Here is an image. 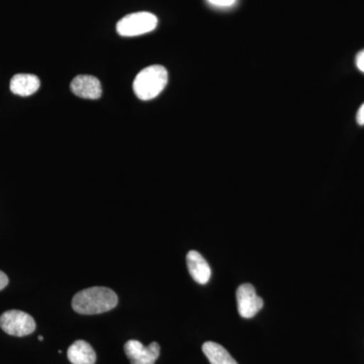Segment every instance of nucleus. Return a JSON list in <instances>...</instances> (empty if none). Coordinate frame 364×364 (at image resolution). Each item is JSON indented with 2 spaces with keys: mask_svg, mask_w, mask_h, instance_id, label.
Segmentation results:
<instances>
[{
  "mask_svg": "<svg viewBox=\"0 0 364 364\" xmlns=\"http://www.w3.org/2000/svg\"><path fill=\"white\" fill-rule=\"evenodd\" d=\"M186 262H188V272L191 273V277L198 284H208L212 277V269H210L207 260L203 257L202 254L196 250L189 251L186 256Z\"/></svg>",
  "mask_w": 364,
  "mask_h": 364,
  "instance_id": "obj_8",
  "label": "nucleus"
},
{
  "mask_svg": "<svg viewBox=\"0 0 364 364\" xmlns=\"http://www.w3.org/2000/svg\"><path fill=\"white\" fill-rule=\"evenodd\" d=\"M71 90L74 95L86 100H97L102 93L100 80L91 75H79L74 78L71 82Z\"/></svg>",
  "mask_w": 364,
  "mask_h": 364,
  "instance_id": "obj_7",
  "label": "nucleus"
},
{
  "mask_svg": "<svg viewBox=\"0 0 364 364\" xmlns=\"http://www.w3.org/2000/svg\"><path fill=\"white\" fill-rule=\"evenodd\" d=\"M212 6L219 7H229L233 6L236 0H208Z\"/></svg>",
  "mask_w": 364,
  "mask_h": 364,
  "instance_id": "obj_12",
  "label": "nucleus"
},
{
  "mask_svg": "<svg viewBox=\"0 0 364 364\" xmlns=\"http://www.w3.org/2000/svg\"><path fill=\"white\" fill-rule=\"evenodd\" d=\"M168 82L166 69L152 65L143 69L134 80V92L141 100H153L159 95Z\"/></svg>",
  "mask_w": 364,
  "mask_h": 364,
  "instance_id": "obj_2",
  "label": "nucleus"
},
{
  "mask_svg": "<svg viewBox=\"0 0 364 364\" xmlns=\"http://www.w3.org/2000/svg\"><path fill=\"white\" fill-rule=\"evenodd\" d=\"M124 352L131 364H154L160 355V345L152 342L144 346L138 340H129L124 344Z\"/></svg>",
  "mask_w": 364,
  "mask_h": 364,
  "instance_id": "obj_6",
  "label": "nucleus"
},
{
  "mask_svg": "<svg viewBox=\"0 0 364 364\" xmlns=\"http://www.w3.org/2000/svg\"><path fill=\"white\" fill-rule=\"evenodd\" d=\"M158 20L154 14L141 11L128 14L117 23V32L122 37H136L152 32L156 28Z\"/></svg>",
  "mask_w": 364,
  "mask_h": 364,
  "instance_id": "obj_3",
  "label": "nucleus"
},
{
  "mask_svg": "<svg viewBox=\"0 0 364 364\" xmlns=\"http://www.w3.org/2000/svg\"><path fill=\"white\" fill-rule=\"evenodd\" d=\"M356 121H358V124L360 126H363L364 124V104L359 107L358 112V116H356Z\"/></svg>",
  "mask_w": 364,
  "mask_h": 364,
  "instance_id": "obj_15",
  "label": "nucleus"
},
{
  "mask_svg": "<svg viewBox=\"0 0 364 364\" xmlns=\"http://www.w3.org/2000/svg\"><path fill=\"white\" fill-rule=\"evenodd\" d=\"M40 79L33 74H16L11 80V92L21 97H30L39 90Z\"/></svg>",
  "mask_w": 364,
  "mask_h": 364,
  "instance_id": "obj_9",
  "label": "nucleus"
},
{
  "mask_svg": "<svg viewBox=\"0 0 364 364\" xmlns=\"http://www.w3.org/2000/svg\"><path fill=\"white\" fill-rule=\"evenodd\" d=\"M238 312L242 318H251L263 308V299L256 294L252 284H244L236 293Z\"/></svg>",
  "mask_w": 364,
  "mask_h": 364,
  "instance_id": "obj_5",
  "label": "nucleus"
},
{
  "mask_svg": "<svg viewBox=\"0 0 364 364\" xmlns=\"http://www.w3.org/2000/svg\"><path fill=\"white\" fill-rule=\"evenodd\" d=\"M203 352L210 364H238L222 345L208 341L203 345Z\"/></svg>",
  "mask_w": 364,
  "mask_h": 364,
  "instance_id": "obj_11",
  "label": "nucleus"
},
{
  "mask_svg": "<svg viewBox=\"0 0 364 364\" xmlns=\"http://www.w3.org/2000/svg\"><path fill=\"white\" fill-rule=\"evenodd\" d=\"M7 284H9V277H7L6 273L0 270V291L6 287Z\"/></svg>",
  "mask_w": 364,
  "mask_h": 364,
  "instance_id": "obj_14",
  "label": "nucleus"
},
{
  "mask_svg": "<svg viewBox=\"0 0 364 364\" xmlns=\"http://www.w3.org/2000/svg\"><path fill=\"white\" fill-rule=\"evenodd\" d=\"M0 327L11 336L23 337L35 331L36 322L28 314L11 310L0 316Z\"/></svg>",
  "mask_w": 364,
  "mask_h": 364,
  "instance_id": "obj_4",
  "label": "nucleus"
},
{
  "mask_svg": "<svg viewBox=\"0 0 364 364\" xmlns=\"http://www.w3.org/2000/svg\"><path fill=\"white\" fill-rule=\"evenodd\" d=\"M43 339H44V338H43V337H42V336H39V340H40V341H43Z\"/></svg>",
  "mask_w": 364,
  "mask_h": 364,
  "instance_id": "obj_16",
  "label": "nucleus"
},
{
  "mask_svg": "<svg viewBox=\"0 0 364 364\" xmlns=\"http://www.w3.org/2000/svg\"><path fill=\"white\" fill-rule=\"evenodd\" d=\"M356 66L361 72L364 73V50L359 52L358 56H356Z\"/></svg>",
  "mask_w": 364,
  "mask_h": 364,
  "instance_id": "obj_13",
  "label": "nucleus"
},
{
  "mask_svg": "<svg viewBox=\"0 0 364 364\" xmlns=\"http://www.w3.org/2000/svg\"><path fill=\"white\" fill-rule=\"evenodd\" d=\"M117 294L107 287H90L74 296L72 308L81 315H97L109 312L117 305Z\"/></svg>",
  "mask_w": 364,
  "mask_h": 364,
  "instance_id": "obj_1",
  "label": "nucleus"
},
{
  "mask_svg": "<svg viewBox=\"0 0 364 364\" xmlns=\"http://www.w3.org/2000/svg\"><path fill=\"white\" fill-rule=\"evenodd\" d=\"M67 356L72 364H95L97 361V353L91 345L83 340L74 342L69 347Z\"/></svg>",
  "mask_w": 364,
  "mask_h": 364,
  "instance_id": "obj_10",
  "label": "nucleus"
}]
</instances>
